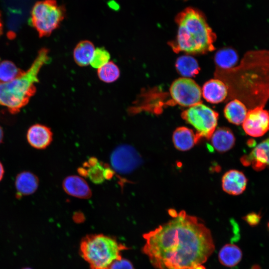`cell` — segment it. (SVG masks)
<instances>
[{
    "mask_svg": "<svg viewBox=\"0 0 269 269\" xmlns=\"http://www.w3.org/2000/svg\"><path fill=\"white\" fill-rule=\"evenodd\" d=\"M169 213L172 219L143 235V252L157 269H195L214 250L211 232L184 211Z\"/></svg>",
    "mask_w": 269,
    "mask_h": 269,
    "instance_id": "cell-1",
    "label": "cell"
},
{
    "mask_svg": "<svg viewBox=\"0 0 269 269\" xmlns=\"http://www.w3.org/2000/svg\"><path fill=\"white\" fill-rule=\"evenodd\" d=\"M175 20L177 33L175 39L169 44L175 52L205 53L214 49L216 35L201 10L186 7L176 15Z\"/></svg>",
    "mask_w": 269,
    "mask_h": 269,
    "instance_id": "cell-2",
    "label": "cell"
},
{
    "mask_svg": "<svg viewBox=\"0 0 269 269\" xmlns=\"http://www.w3.org/2000/svg\"><path fill=\"white\" fill-rule=\"evenodd\" d=\"M240 69L245 105L250 109L265 107L269 100V50L248 52Z\"/></svg>",
    "mask_w": 269,
    "mask_h": 269,
    "instance_id": "cell-3",
    "label": "cell"
},
{
    "mask_svg": "<svg viewBox=\"0 0 269 269\" xmlns=\"http://www.w3.org/2000/svg\"><path fill=\"white\" fill-rule=\"evenodd\" d=\"M50 60L49 50L42 48L30 67L21 75L8 82L0 81V105L11 114L19 113L35 95L39 72Z\"/></svg>",
    "mask_w": 269,
    "mask_h": 269,
    "instance_id": "cell-4",
    "label": "cell"
},
{
    "mask_svg": "<svg viewBox=\"0 0 269 269\" xmlns=\"http://www.w3.org/2000/svg\"><path fill=\"white\" fill-rule=\"evenodd\" d=\"M126 249L115 239L102 234L88 235L80 244L81 254L90 269H110L114 261L122 259L121 252Z\"/></svg>",
    "mask_w": 269,
    "mask_h": 269,
    "instance_id": "cell-5",
    "label": "cell"
},
{
    "mask_svg": "<svg viewBox=\"0 0 269 269\" xmlns=\"http://www.w3.org/2000/svg\"><path fill=\"white\" fill-rule=\"evenodd\" d=\"M65 15V6L59 5L55 0H41L33 5L29 23L39 37H47L59 27Z\"/></svg>",
    "mask_w": 269,
    "mask_h": 269,
    "instance_id": "cell-6",
    "label": "cell"
},
{
    "mask_svg": "<svg viewBox=\"0 0 269 269\" xmlns=\"http://www.w3.org/2000/svg\"><path fill=\"white\" fill-rule=\"evenodd\" d=\"M181 117L196 130V136L199 141L203 137L210 138L216 130L218 114L201 102L184 111Z\"/></svg>",
    "mask_w": 269,
    "mask_h": 269,
    "instance_id": "cell-7",
    "label": "cell"
},
{
    "mask_svg": "<svg viewBox=\"0 0 269 269\" xmlns=\"http://www.w3.org/2000/svg\"><path fill=\"white\" fill-rule=\"evenodd\" d=\"M169 91L173 102L176 104L190 107L201 103V89L189 78L175 80L171 85Z\"/></svg>",
    "mask_w": 269,
    "mask_h": 269,
    "instance_id": "cell-8",
    "label": "cell"
},
{
    "mask_svg": "<svg viewBox=\"0 0 269 269\" xmlns=\"http://www.w3.org/2000/svg\"><path fill=\"white\" fill-rule=\"evenodd\" d=\"M110 162L116 172L127 174L137 168L142 162V159L133 146L123 144L117 146L112 151Z\"/></svg>",
    "mask_w": 269,
    "mask_h": 269,
    "instance_id": "cell-9",
    "label": "cell"
},
{
    "mask_svg": "<svg viewBox=\"0 0 269 269\" xmlns=\"http://www.w3.org/2000/svg\"><path fill=\"white\" fill-rule=\"evenodd\" d=\"M242 127L245 132L251 136H263L269 131V111L262 107L250 109Z\"/></svg>",
    "mask_w": 269,
    "mask_h": 269,
    "instance_id": "cell-10",
    "label": "cell"
},
{
    "mask_svg": "<svg viewBox=\"0 0 269 269\" xmlns=\"http://www.w3.org/2000/svg\"><path fill=\"white\" fill-rule=\"evenodd\" d=\"M241 161L245 166H251L256 171L269 168V136L263 140L248 155H244Z\"/></svg>",
    "mask_w": 269,
    "mask_h": 269,
    "instance_id": "cell-11",
    "label": "cell"
},
{
    "mask_svg": "<svg viewBox=\"0 0 269 269\" xmlns=\"http://www.w3.org/2000/svg\"><path fill=\"white\" fill-rule=\"evenodd\" d=\"M26 137L28 144L37 149L47 148L53 140V133L45 125L35 124L27 130Z\"/></svg>",
    "mask_w": 269,
    "mask_h": 269,
    "instance_id": "cell-12",
    "label": "cell"
},
{
    "mask_svg": "<svg viewBox=\"0 0 269 269\" xmlns=\"http://www.w3.org/2000/svg\"><path fill=\"white\" fill-rule=\"evenodd\" d=\"M86 168H80L79 172L81 174L87 176L89 179L95 184L103 183L105 179L112 177L113 170L106 167L96 158L92 157L85 163Z\"/></svg>",
    "mask_w": 269,
    "mask_h": 269,
    "instance_id": "cell-13",
    "label": "cell"
},
{
    "mask_svg": "<svg viewBox=\"0 0 269 269\" xmlns=\"http://www.w3.org/2000/svg\"><path fill=\"white\" fill-rule=\"evenodd\" d=\"M248 179L245 174L237 170L226 172L222 179V186L226 193L233 195L242 194L246 189Z\"/></svg>",
    "mask_w": 269,
    "mask_h": 269,
    "instance_id": "cell-14",
    "label": "cell"
},
{
    "mask_svg": "<svg viewBox=\"0 0 269 269\" xmlns=\"http://www.w3.org/2000/svg\"><path fill=\"white\" fill-rule=\"evenodd\" d=\"M14 185L16 198L34 193L39 186V179L33 173L29 171H23L17 174Z\"/></svg>",
    "mask_w": 269,
    "mask_h": 269,
    "instance_id": "cell-15",
    "label": "cell"
},
{
    "mask_svg": "<svg viewBox=\"0 0 269 269\" xmlns=\"http://www.w3.org/2000/svg\"><path fill=\"white\" fill-rule=\"evenodd\" d=\"M62 186L64 191L73 197L87 199L91 196L92 192L88 183L83 178L77 175L66 177Z\"/></svg>",
    "mask_w": 269,
    "mask_h": 269,
    "instance_id": "cell-16",
    "label": "cell"
},
{
    "mask_svg": "<svg viewBox=\"0 0 269 269\" xmlns=\"http://www.w3.org/2000/svg\"><path fill=\"white\" fill-rule=\"evenodd\" d=\"M203 98L208 102L219 103L224 100L228 95V88L219 79H211L203 85L202 90Z\"/></svg>",
    "mask_w": 269,
    "mask_h": 269,
    "instance_id": "cell-17",
    "label": "cell"
},
{
    "mask_svg": "<svg viewBox=\"0 0 269 269\" xmlns=\"http://www.w3.org/2000/svg\"><path fill=\"white\" fill-rule=\"evenodd\" d=\"M210 138L213 147L220 152L231 149L235 143V137L233 132L225 127L216 129Z\"/></svg>",
    "mask_w": 269,
    "mask_h": 269,
    "instance_id": "cell-18",
    "label": "cell"
},
{
    "mask_svg": "<svg viewBox=\"0 0 269 269\" xmlns=\"http://www.w3.org/2000/svg\"><path fill=\"white\" fill-rule=\"evenodd\" d=\"M172 140L176 148L181 151L190 149L198 142L193 131L184 127H179L174 131Z\"/></svg>",
    "mask_w": 269,
    "mask_h": 269,
    "instance_id": "cell-19",
    "label": "cell"
},
{
    "mask_svg": "<svg viewBox=\"0 0 269 269\" xmlns=\"http://www.w3.org/2000/svg\"><path fill=\"white\" fill-rule=\"evenodd\" d=\"M224 113L225 118L230 123L239 125L244 122L248 113V109L243 102L236 99L226 105Z\"/></svg>",
    "mask_w": 269,
    "mask_h": 269,
    "instance_id": "cell-20",
    "label": "cell"
},
{
    "mask_svg": "<svg viewBox=\"0 0 269 269\" xmlns=\"http://www.w3.org/2000/svg\"><path fill=\"white\" fill-rule=\"evenodd\" d=\"M94 44L88 40L80 41L75 47L73 56L77 65L85 67L90 64L95 50Z\"/></svg>",
    "mask_w": 269,
    "mask_h": 269,
    "instance_id": "cell-21",
    "label": "cell"
},
{
    "mask_svg": "<svg viewBox=\"0 0 269 269\" xmlns=\"http://www.w3.org/2000/svg\"><path fill=\"white\" fill-rule=\"evenodd\" d=\"M175 67L178 72L186 78L195 76L200 70L197 60L190 55H182L178 57L176 61Z\"/></svg>",
    "mask_w": 269,
    "mask_h": 269,
    "instance_id": "cell-22",
    "label": "cell"
},
{
    "mask_svg": "<svg viewBox=\"0 0 269 269\" xmlns=\"http://www.w3.org/2000/svg\"><path fill=\"white\" fill-rule=\"evenodd\" d=\"M242 258V252L241 249L237 246L233 244L225 245L219 253L220 262L229 267L237 265Z\"/></svg>",
    "mask_w": 269,
    "mask_h": 269,
    "instance_id": "cell-23",
    "label": "cell"
},
{
    "mask_svg": "<svg viewBox=\"0 0 269 269\" xmlns=\"http://www.w3.org/2000/svg\"><path fill=\"white\" fill-rule=\"evenodd\" d=\"M215 61L220 67L225 69H230L237 63L238 55L236 51L232 48H224L217 52Z\"/></svg>",
    "mask_w": 269,
    "mask_h": 269,
    "instance_id": "cell-24",
    "label": "cell"
},
{
    "mask_svg": "<svg viewBox=\"0 0 269 269\" xmlns=\"http://www.w3.org/2000/svg\"><path fill=\"white\" fill-rule=\"evenodd\" d=\"M97 70L98 78L101 81L105 83L114 82L120 76V70L118 65L113 61H109Z\"/></svg>",
    "mask_w": 269,
    "mask_h": 269,
    "instance_id": "cell-25",
    "label": "cell"
},
{
    "mask_svg": "<svg viewBox=\"0 0 269 269\" xmlns=\"http://www.w3.org/2000/svg\"><path fill=\"white\" fill-rule=\"evenodd\" d=\"M24 71L12 61L4 60L0 63V81L8 82L21 75Z\"/></svg>",
    "mask_w": 269,
    "mask_h": 269,
    "instance_id": "cell-26",
    "label": "cell"
},
{
    "mask_svg": "<svg viewBox=\"0 0 269 269\" xmlns=\"http://www.w3.org/2000/svg\"><path fill=\"white\" fill-rule=\"evenodd\" d=\"M110 59V54L107 50L103 47L96 48L90 65L98 69L108 63Z\"/></svg>",
    "mask_w": 269,
    "mask_h": 269,
    "instance_id": "cell-27",
    "label": "cell"
},
{
    "mask_svg": "<svg viewBox=\"0 0 269 269\" xmlns=\"http://www.w3.org/2000/svg\"><path fill=\"white\" fill-rule=\"evenodd\" d=\"M110 269H134L132 264L126 259H121L114 261Z\"/></svg>",
    "mask_w": 269,
    "mask_h": 269,
    "instance_id": "cell-28",
    "label": "cell"
},
{
    "mask_svg": "<svg viewBox=\"0 0 269 269\" xmlns=\"http://www.w3.org/2000/svg\"><path fill=\"white\" fill-rule=\"evenodd\" d=\"M261 216L259 214L252 212L247 214L244 219L251 226H255L259 224Z\"/></svg>",
    "mask_w": 269,
    "mask_h": 269,
    "instance_id": "cell-29",
    "label": "cell"
},
{
    "mask_svg": "<svg viewBox=\"0 0 269 269\" xmlns=\"http://www.w3.org/2000/svg\"><path fill=\"white\" fill-rule=\"evenodd\" d=\"M4 174V169L2 163L0 161V182L2 180Z\"/></svg>",
    "mask_w": 269,
    "mask_h": 269,
    "instance_id": "cell-30",
    "label": "cell"
},
{
    "mask_svg": "<svg viewBox=\"0 0 269 269\" xmlns=\"http://www.w3.org/2000/svg\"><path fill=\"white\" fill-rule=\"evenodd\" d=\"M4 133L2 127L0 126V144L2 142L3 139Z\"/></svg>",
    "mask_w": 269,
    "mask_h": 269,
    "instance_id": "cell-31",
    "label": "cell"
},
{
    "mask_svg": "<svg viewBox=\"0 0 269 269\" xmlns=\"http://www.w3.org/2000/svg\"><path fill=\"white\" fill-rule=\"evenodd\" d=\"M2 29H3L2 24V22H1V14H0V36L2 33Z\"/></svg>",
    "mask_w": 269,
    "mask_h": 269,
    "instance_id": "cell-32",
    "label": "cell"
},
{
    "mask_svg": "<svg viewBox=\"0 0 269 269\" xmlns=\"http://www.w3.org/2000/svg\"><path fill=\"white\" fill-rule=\"evenodd\" d=\"M195 269H206L202 265H199L197 266Z\"/></svg>",
    "mask_w": 269,
    "mask_h": 269,
    "instance_id": "cell-33",
    "label": "cell"
},
{
    "mask_svg": "<svg viewBox=\"0 0 269 269\" xmlns=\"http://www.w3.org/2000/svg\"><path fill=\"white\" fill-rule=\"evenodd\" d=\"M252 269H260V267L258 266H255L252 268Z\"/></svg>",
    "mask_w": 269,
    "mask_h": 269,
    "instance_id": "cell-34",
    "label": "cell"
},
{
    "mask_svg": "<svg viewBox=\"0 0 269 269\" xmlns=\"http://www.w3.org/2000/svg\"><path fill=\"white\" fill-rule=\"evenodd\" d=\"M31 269L28 268H24V269Z\"/></svg>",
    "mask_w": 269,
    "mask_h": 269,
    "instance_id": "cell-35",
    "label": "cell"
},
{
    "mask_svg": "<svg viewBox=\"0 0 269 269\" xmlns=\"http://www.w3.org/2000/svg\"><path fill=\"white\" fill-rule=\"evenodd\" d=\"M268 228H269V222L268 224Z\"/></svg>",
    "mask_w": 269,
    "mask_h": 269,
    "instance_id": "cell-36",
    "label": "cell"
}]
</instances>
